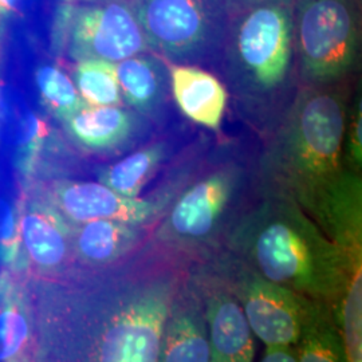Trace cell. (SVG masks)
Here are the masks:
<instances>
[{"label": "cell", "instance_id": "obj_8", "mask_svg": "<svg viewBox=\"0 0 362 362\" xmlns=\"http://www.w3.org/2000/svg\"><path fill=\"white\" fill-rule=\"evenodd\" d=\"M216 254L233 282L255 338L264 348H293L315 300L262 279L242 267L224 250Z\"/></svg>", "mask_w": 362, "mask_h": 362}, {"label": "cell", "instance_id": "obj_16", "mask_svg": "<svg viewBox=\"0 0 362 362\" xmlns=\"http://www.w3.org/2000/svg\"><path fill=\"white\" fill-rule=\"evenodd\" d=\"M151 230L152 227L113 220H93L71 226L74 262L88 270L118 264L149 240Z\"/></svg>", "mask_w": 362, "mask_h": 362}, {"label": "cell", "instance_id": "obj_6", "mask_svg": "<svg viewBox=\"0 0 362 362\" xmlns=\"http://www.w3.org/2000/svg\"><path fill=\"white\" fill-rule=\"evenodd\" d=\"M293 21L302 86L350 81L360 62V0H294Z\"/></svg>", "mask_w": 362, "mask_h": 362}, {"label": "cell", "instance_id": "obj_9", "mask_svg": "<svg viewBox=\"0 0 362 362\" xmlns=\"http://www.w3.org/2000/svg\"><path fill=\"white\" fill-rule=\"evenodd\" d=\"M189 275L204 309L211 362H254L257 338L218 254L191 262Z\"/></svg>", "mask_w": 362, "mask_h": 362}, {"label": "cell", "instance_id": "obj_19", "mask_svg": "<svg viewBox=\"0 0 362 362\" xmlns=\"http://www.w3.org/2000/svg\"><path fill=\"white\" fill-rule=\"evenodd\" d=\"M73 82L85 105H124L117 79L116 64L100 59L79 61L74 67Z\"/></svg>", "mask_w": 362, "mask_h": 362}, {"label": "cell", "instance_id": "obj_7", "mask_svg": "<svg viewBox=\"0 0 362 362\" xmlns=\"http://www.w3.org/2000/svg\"><path fill=\"white\" fill-rule=\"evenodd\" d=\"M149 52L169 65L214 71L230 11L221 0H129Z\"/></svg>", "mask_w": 362, "mask_h": 362}, {"label": "cell", "instance_id": "obj_18", "mask_svg": "<svg viewBox=\"0 0 362 362\" xmlns=\"http://www.w3.org/2000/svg\"><path fill=\"white\" fill-rule=\"evenodd\" d=\"M297 362H349L333 308L314 302L310 315L293 346Z\"/></svg>", "mask_w": 362, "mask_h": 362}, {"label": "cell", "instance_id": "obj_3", "mask_svg": "<svg viewBox=\"0 0 362 362\" xmlns=\"http://www.w3.org/2000/svg\"><path fill=\"white\" fill-rule=\"evenodd\" d=\"M293 3L267 0L230 13L214 74L228 95L233 124L263 144L302 88Z\"/></svg>", "mask_w": 362, "mask_h": 362}, {"label": "cell", "instance_id": "obj_10", "mask_svg": "<svg viewBox=\"0 0 362 362\" xmlns=\"http://www.w3.org/2000/svg\"><path fill=\"white\" fill-rule=\"evenodd\" d=\"M67 7L66 52L73 61L117 64L149 50L129 0Z\"/></svg>", "mask_w": 362, "mask_h": 362}, {"label": "cell", "instance_id": "obj_20", "mask_svg": "<svg viewBox=\"0 0 362 362\" xmlns=\"http://www.w3.org/2000/svg\"><path fill=\"white\" fill-rule=\"evenodd\" d=\"M35 83L42 104L61 122L85 106L73 79L58 66H39Z\"/></svg>", "mask_w": 362, "mask_h": 362}, {"label": "cell", "instance_id": "obj_26", "mask_svg": "<svg viewBox=\"0 0 362 362\" xmlns=\"http://www.w3.org/2000/svg\"><path fill=\"white\" fill-rule=\"evenodd\" d=\"M0 116H1V93H0Z\"/></svg>", "mask_w": 362, "mask_h": 362}, {"label": "cell", "instance_id": "obj_11", "mask_svg": "<svg viewBox=\"0 0 362 362\" xmlns=\"http://www.w3.org/2000/svg\"><path fill=\"white\" fill-rule=\"evenodd\" d=\"M46 200L71 226L93 220H113L153 227L164 212V208L153 202L117 194L100 181H52Z\"/></svg>", "mask_w": 362, "mask_h": 362}, {"label": "cell", "instance_id": "obj_14", "mask_svg": "<svg viewBox=\"0 0 362 362\" xmlns=\"http://www.w3.org/2000/svg\"><path fill=\"white\" fill-rule=\"evenodd\" d=\"M22 246L38 272L62 275L74 262L71 224L45 199L31 202L19 221Z\"/></svg>", "mask_w": 362, "mask_h": 362}, {"label": "cell", "instance_id": "obj_23", "mask_svg": "<svg viewBox=\"0 0 362 362\" xmlns=\"http://www.w3.org/2000/svg\"><path fill=\"white\" fill-rule=\"evenodd\" d=\"M221 1L226 4L227 10L231 13L238 11V10H242L245 7H248V6L262 3V1H267V0H221ZM290 1H294V0H290Z\"/></svg>", "mask_w": 362, "mask_h": 362}, {"label": "cell", "instance_id": "obj_25", "mask_svg": "<svg viewBox=\"0 0 362 362\" xmlns=\"http://www.w3.org/2000/svg\"><path fill=\"white\" fill-rule=\"evenodd\" d=\"M67 6H89V4H98V3H105V1H112V0H64Z\"/></svg>", "mask_w": 362, "mask_h": 362}, {"label": "cell", "instance_id": "obj_13", "mask_svg": "<svg viewBox=\"0 0 362 362\" xmlns=\"http://www.w3.org/2000/svg\"><path fill=\"white\" fill-rule=\"evenodd\" d=\"M62 124L78 146L100 155L129 151L156 130L153 125L124 105H85Z\"/></svg>", "mask_w": 362, "mask_h": 362}, {"label": "cell", "instance_id": "obj_15", "mask_svg": "<svg viewBox=\"0 0 362 362\" xmlns=\"http://www.w3.org/2000/svg\"><path fill=\"white\" fill-rule=\"evenodd\" d=\"M158 362H211L204 309L189 269L169 311Z\"/></svg>", "mask_w": 362, "mask_h": 362}, {"label": "cell", "instance_id": "obj_12", "mask_svg": "<svg viewBox=\"0 0 362 362\" xmlns=\"http://www.w3.org/2000/svg\"><path fill=\"white\" fill-rule=\"evenodd\" d=\"M122 103L156 129L182 118L170 90L169 65L155 52H145L116 64Z\"/></svg>", "mask_w": 362, "mask_h": 362}, {"label": "cell", "instance_id": "obj_2", "mask_svg": "<svg viewBox=\"0 0 362 362\" xmlns=\"http://www.w3.org/2000/svg\"><path fill=\"white\" fill-rule=\"evenodd\" d=\"M350 91V81L302 86L259 155L266 188L297 202L338 247L362 240L361 173L345 146Z\"/></svg>", "mask_w": 362, "mask_h": 362}, {"label": "cell", "instance_id": "obj_4", "mask_svg": "<svg viewBox=\"0 0 362 362\" xmlns=\"http://www.w3.org/2000/svg\"><path fill=\"white\" fill-rule=\"evenodd\" d=\"M262 279L336 313L362 259H350L291 197L266 188L223 248Z\"/></svg>", "mask_w": 362, "mask_h": 362}, {"label": "cell", "instance_id": "obj_21", "mask_svg": "<svg viewBox=\"0 0 362 362\" xmlns=\"http://www.w3.org/2000/svg\"><path fill=\"white\" fill-rule=\"evenodd\" d=\"M31 326L25 309L16 299H10L0 315V360L19 362L26 353Z\"/></svg>", "mask_w": 362, "mask_h": 362}, {"label": "cell", "instance_id": "obj_1", "mask_svg": "<svg viewBox=\"0 0 362 362\" xmlns=\"http://www.w3.org/2000/svg\"><path fill=\"white\" fill-rule=\"evenodd\" d=\"M191 262L149 238L121 263L66 272L39 299L38 362H158Z\"/></svg>", "mask_w": 362, "mask_h": 362}, {"label": "cell", "instance_id": "obj_17", "mask_svg": "<svg viewBox=\"0 0 362 362\" xmlns=\"http://www.w3.org/2000/svg\"><path fill=\"white\" fill-rule=\"evenodd\" d=\"M169 77L172 97L181 116L199 128L221 132L228 95L219 78L206 69L182 65H169Z\"/></svg>", "mask_w": 362, "mask_h": 362}, {"label": "cell", "instance_id": "obj_5", "mask_svg": "<svg viewBox=\"0 0 362 362\" xmlns=\"http://www.w3.org/2000/svg\"><path fill=\"white\" fill-rule=\"evenodd\" d=\"M262 144L243 130L218 134L151 230V240L196 262L223 250L266 189L259 167Z\"/></svg>", "mask_w": 362, "mask_h": 362}, {"label": "cell", "instance_id": "obj_24", "mask_svg": "<svg viewBox=\"0 0 362 362\" xmlns=\"http://www.w3.org/2000/svg\"><path fill=\"white\" fill-rule=\"evenodd\" d=\"M19 0H0V21L13 15Z\"/></svg>", "mask_w": 362, "mask_h": 362}, {"label": "cell", "instance_id": "obj_22", "mask_svg": "<svg viewBox=\"0 0 362 362\" xmlns=\"http://www.w3.org/2000/svg\"><path fill=\"white\" fill-rule=\"evenodd\" d=\"M259 362H297L294 348H266Z\"/></svg>", "mask_w": 362, "mask_h": 362}]
</instances>
